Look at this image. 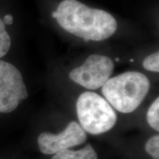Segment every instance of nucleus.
I'll list each match as a JSON object with an SVG mask.
<instances>
[{
  "label": "nucleus",
  "mask_w": 159,
  "mask_h": 159,
  "mask_svg": "<svg viewBox=\"0 0 159 159\" xmlns=\"http://www.w3.org/2000/svg\"><path fill=\"white\" fill-rule=\"evenodd\" d=\"M57 23L71 34L85 41H101L114 34L115 18L103 10L91 8L77 0H63L56 11Z\"/></svg>",
  "instance_id": "nucleus-1"
},
{
  "label": "nucleus",
  "mask_w": 159,
  "mask_h": 159,
  "mask_svg": "<svg viewBox=\"0 0 159 159\" xmlns=\"http://www.w3.org/2000/svg\"><path fill=\"white\" fill-rule=\"evenodd\" d=\"M150 89V80L144 74L126 71L109 78L102 87V92L111 106L128 114L138 108Z\"/></svg>",
  "instance_id": "nucleus-2"
},
{
  "label": "nucleus",
  "mask_w": 159,
  "mask_h": 159,
  "mask_svg": "<svg viewBox=\"0 0 159 159\" xmlns=\"http://www.w3.org/2000/svg\"><path fill=\"white\" fill-rule=\"evenodd\" d=\"M80 126L93 135L110 130L116 122V114L106 99L94 92L83 93L77 101Z\"/></svg>",
  "instance_id": "nucleus-3"
},
{
  "label": "nucleus",
  "mask_w": 159,
  "mask_h": 159,
  "mask_svg": "<svg viewBox=\"0 0 159 159\" xmlns=\"http://www.w3.org/2000/svg\"><path fill=\"white\" fill-rule=\"evenodd\" d=\"M28 97L27 87L15 66L0 60V113H10Z\"/></svg>",
  "instance_id": "nucleus-4"
},
{
  "label": "nucleus",
  "mask_w": 159,
  "mask_h": 159,
  "mask_svg": "<svg viewBox=\"0 0 159 159\" xmlns=\"http://www.w3.org/2000/svg\"><path fill=\"white\" fill-rule=\"evenodd\" d=\"M114 63L110 57L100 55H91L80 66L72 69L69 77L83 87L96 90L103 86L112 75Z\"/></svg>",
  "instance_id": "nucleus-5"
},
{
  "label": "nucleus",
  "mask_w": 159,
  "mask_h": 159,
  "mask_svg": "<svg viewBox=\"0 0 159 159\" xmlns=\"http://www.w3.org/2000/svg\"><path fill=\"white\" fill-rule=\"evenodd\" d=\"M86 139L85 131L78 123L72 121L60 134L43 132L40 134L38 144L42 153L52 155L82 144Z\"/></svg>",
  "instance_id": "nucleus-6"
},
{
  "label": "nucleus",
  "mask_w": 159,
  "mask_h": 159,
  "mask_svg": "<svg viewBox=\"0 0 159 159\" xmlns=\"http://www.w3.org/2000/svg\"><path fill=\"white\" fill-rule=\"evenodd\" d=\"M52 159H98L94 149L90 144L80 150H65L55 154Z\"/></svg>",
  "instance_id": "nucleus-7"
},
{
  "label": "nucleus",
  "mask_w": 159,
  "mask_h": 159,
  "mask_svg": "<svg viewBox=\"0 0 159 159\" xmlns=\"http://www.w3.org/2000/svg\"><path fill=\"white\" fill-rule=\"evenodd\" d=\"M159 100L157 97L148 109L147 119L150 126L155 130H159Z\"/></svg>",
  "instance_id": "nucleus-8"
},
{
  "label": "nucleus",
  "mask_w": 159,
  "mask_h": 159,
  "mask_svg": "<svg viewBox=\"0 0 159 159\" xmlns=\"http://www.w3.org/2000/svg\"><path fill=\"white\" fill-rule=\"evenodd\" d=\"M11 45V37L5 30V25L0 18V58L8 52Z\"/></svg>",
  "instance_id": "nucleus-9"
},
{
  "label": "nucleus",
  "mask_w": 159,
  "mask_h": 159,
  "mask_svg": "<svg viewBox=\"0 0 159 159\" xmlns=\"http://www.w3.org/2000/svg\"><path fill=\"white\" fill-rule=\"evenodd\" d=\"M145 150L154 159H159V136L151 137L145 144Z\"/></svg>",
  "instance_id": "nucleus-10"
},
{
  "label": "nucleus",
  "mask_w": 159,
  "mask_h": 159,
  "mask_svg": "<svg viewBox=\"0 0 159 159\" xmlns=\"http://www.w3.org/2000/svg\"><path fill=\"white\" fill-rule=\"evenodd\" d=\"M143 67L146 70L158 72L159 71V53L158 52L152 53L146 57L143 61Z\"/></svg>",
  "instance_id": "nucleus-11"
},
{
  "label": "nucleus",
  "mask_w": 159,
  "mask_h": 159,
  "mask_svg": "<svg viewBox=\"0 0 159 159\" xmlns=\"http://www.w3.org/2000/svg\"><path fill=\"white\" fill-rule=\"evenodd\" d=\"M3 21L5 23V25H11L13 23V18L12 16V15L11 14H7L5 15L3 18Z\"/></svg>",
  "instance_id": "nucleus-12"
},
{
  "label": "nucleus",
  "mask_w": 159,
  "mask_h": 159,
  "mask_svg": "<svg viewBox=\"0 0 159 159\" xmlns=\"http://www.w3.org/2000/svg\"><path fill=\"white\" fill-rule=\"evenodd\" d=\"M52 17L54 18V19H55V18H56V16H57V13H56V11H54V12H52Z\"/></svg>",
  "instance_id": "nucleus-13"
}]
</instances>
